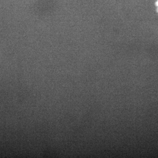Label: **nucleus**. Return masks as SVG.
I'll list each match as a JSON object with an SVG mask.
<instances>
[{"mask_svg":"<svg viewBox=\"0 0 158 158\" xmlns=\"http://www.w3.org/2000/svg\"><path fill=\"white\" fill-rule=\"evenodd\" d=\"M156 6L157 7V12L158 13V0L156 2Z\"/></svg>","mask_w":158,"mask_h":158,"instance_id":"obj_1","label":"nucleus"}]
</instances>
